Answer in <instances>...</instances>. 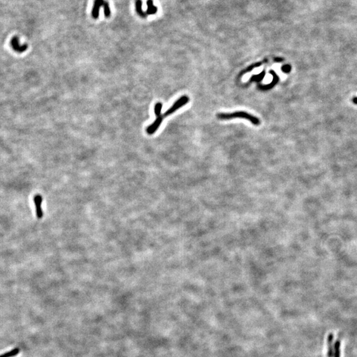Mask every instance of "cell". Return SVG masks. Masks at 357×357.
<instances>
[{
    "instance_id": "cell-2",
    "label": "cell",
    "mask_w": 357,
    "mask_h": 357,
    "mask_svg": "<svg viewBox=\"0 0 357 357\" xmlns=\"http://www.w3.org/2000/svg\"><path fill=\"white\" fill-rule=\"evenodd\" d=\"M189 101V97L187 95H183L180 97V98L177 100V101L174 103V104L168 110L165 112V113L163 114V117H168L169 116V115L172 114L173 113H175L176 111L179 110V109L183 107L186 104H187V103Z\"/></svg>"
},
{
    "instance_id": "cell-12",
    "label": "cell",
    "mask_w": 357,
    "mask_h": 357,
    "mask_svg": "<svg viewBox=\"0 0 357 357\" xmlns=\"http://www.w3.org/2000/svg\"><path fill=\"white\" fill-rule=\"evenodd\" d=\"M141 5H142V3H141V0H136V11L139 14L141 17H146L147 15L143 11L142 9H141Z\"/></svg>"
},
{
    "instance_id": "cell-5",
    "label": "cell",
    "mask_w": 357,
    "mask_h": 357,
    "mask_svg": "<svg viewBox=\"0 0 357 357\" xmlns=\"http://www.w3.org/2000/svg\"><path fill=\"white\" fill-rule=\"evenodd\" d=\"M11 45L15 51L19 53L24 52L28 48L27 45H20L19 39L17 37H13L11 40Z\"/></svg>"
},
{
    "instance_id": "cell-16",
    "label": "cell",
    "mask_w": 357,
    "mask_h": 357,
    "mask_svg": "<svg viewBox=\"0 0 357 357\" xmlns=\"http://www.w3.org/2000/svg\"><path fill=\"white\" fill-rule=\"evenodd\" d=\"M291 70H292V67L290 64L283 65V66L281 67L282 72L285 73H289L290 72Z\"/></svg>"
},
{
    "instance_id": "cell-14",
    "label": "cell",
    "mask_w": 357,
    "mask_h": 357,
    "mask_svg": "<svg viewBox=\"0 0 357 357\" xmlns=\"http://www.w3.org/2000/svg\"><path fill=\"white\" fill-rule=\"evenodd\" d=\"M19 349L18 348H16V349H14L13 350H11V351H9V352L5 353L4 355H0V357H13L18 355L19 353Z\"/></svg>"
},
{
    "instance_id": "cell-6",
    "label": "cell",
    "mask_w": 357,
    "mask_h": 357,
    "mask_svg": "<svg viewBox=\"0 0 357 357\" xmlns=\"http://www.w3.org/2000/svg\"><path fill=\"white\" fill-rule=\"evenodd\" d=\"M42 201L43 198L40 195H37L34 197V202L35 206H36V212L38 218H41L43 216V212L42 210V208H41Z\"/></svg>"
},
{
    "instance_id": "cell-7",
    "label": "cell",
    "mask_w": 357,
    "mask_h": 357,
    "mask_svg": "<svg viewBox=\"0 0 357 357\" xmlns=\"http://www.w3.org/2000/svg\"><path fill=\"white\" fill-rule=\"evenodd\" d=\"M105 1H105V0H95V3H94L93 8L92 10V16L95 19H97V17H99L100 7L102 6V5L105 4Z\"/></svg>"
},
{
    "instance_id": "cell-1",
    "label": "cell",
    "mask_w": 357,
    "mask_h": 357,
    "mask_svg": "<svg viewBox=\"0 0 357 357\" xmlns=\"http://www.w3.org/2000/svg\"><path fill=\"white\" fill-rule=\"evenodd\" d=\"M216 117L218 119L220 120H230L235 119V118L244 119L249 120L250 122H251L253 125L255 126H259L261 123L259 118L245 111H235L231 113H218Z\"/></svg>"
},
{
    "instance_id": "cell-4",
    "label": "cell",
    "mask_w": 357,
    "mask_h": 357,
    "mask_svg": "<svg viewBox=\"0 0 357 357\" xmlns=\"http://www.w3.org/2000/svg\"><path fill=\"white\" fill-rule=\"evenodd\" d=\"M163 116H161L158 117L156 118V119L154 120V122H153L152 125H150L149 126H147V128H146V132L149 135H152L155 133V132L158 130V128H160V125H161L162 122H163Z\"/></svg>"
},
{
    "instance_id": "cell-15",
    "label": "cell",
    "mask_w": 357,
    "mask_h": 357,
    "mask_svg": "<svg viewBox=\"0 0 357 357\" xmlns=\"http://www.w3.org/2000/svg\"><path fill=\"white\" fill-rule=\"evenodd\" d=\"M162 107H163V105H162V103L158 102L157 103H155V105L154 106V113L156 117H160L161 115V109Z\"/></svg>"
},
{
    "instance_id": "cell-18",
    "label": "cell",
    "mask_w": 357,
    "mask_h": 357,
    "mask_svg": "<svg viewBox=\"0 0 357 357\" xmlns=\"http://www.w3.org/2000/svg\"><path fill=\"white\" fill-rule=\"evenodd\" d=\"M353 101L354 103H355V104L357 105V97H354L353 99Z\"/></svg>"
},
{
    "instance_id": "cell-3",
    "label": "cell",
    "mask_w": 357,
    "mask_h": 357,
    "mask_svg": "<svg viewBox=\"0 0 357 357\" xmlns=\"http://www.w3.org/2000/svg\"><path fill=\"white\" fill-rule=\"evenodd\" d=\"M269 73L273 77V80H272V81H271V83L269 84H267V85H258L259 89H260L261 91L270 90L275 86L277 84H278V82L279 81V76L276 74V73L274 72V70H270Z\"/></svg>"
},
{
    "instance_id": "cell-10",
    "label": "cell",
    "mask_w": 357,
    "mask_h": 357,
    "mask_svg": "<svg viewBox=\"0 0 357 357\" xmlns=\"http://www.w3.org/2000/svg\"><path fill=\"white\" fill-rule=\"evenodd\" d=\"M263 63H264V62H257V63H255V64H253L252 65H251V66H249V67H247L246 70H244L243 71H242V72H241L240 73V75L241 76V75H243V74H245V73H248V72H251V70H253V69L256 68V67H260L261 66V65L262 64H263Z\"/></svg>"
},
{
    "instance_id": "cell-9",
    "label": "cell",
    "mask_w": 357,
    "mask_h": 357,
    "mask_svg": "<svg viewBox=\"0 0 357 357\" xmlns=\"http://www.w3.org/2000/svg\"><path fill=\"white\" fill-rule=\"evenodd\" d=\"M147 10L146 11L147 15H153L157 13L158 8L153 5V2L152 0H148L147 1Z\"/></svg>"
},
{
    "instance_id": "cell-17",
    "label": "cell",
    "mask_w": 357,
    "mask_h": 357,
    "mask_svg": "<svg viewBox=\"0 0 357 357\" xmlns=\"http://www.w3.org/2000/svg\"><path fill=\"white\" fill-rule=\"evenodd\" d=\"M274 61L275 62H282L284 61V58H279V57L274 58Z\"/></svg>"
},
{
    "instance_id": "cell-8",
    "label": "cell",
    "mask_w": 357,
    "mask_h": 357,
    "mask_svg": "<svg viewBox=\"0 0 357 357\" xmlns=\"http://www.w3.org/2000/svg\"><path fill=\"white\" fill-rule=\"evenodd\" d=\"M333 333H330V334L328 335V337H327V346H328L327 356H328V357H333Z\"/></svg>"
},
{
    "instance_id": "cell-13",
    "label": "cell",
    "mask_w": 357,
    "mask_h": 357,
    "mask_svg": "<svg viewBox=\"0 0 357 357\" xmlns=\"http://www.w3.org/2000/svg\"><path fill=\"white\" fill-rule=\"evenodd\" d=\"M340 347H341V342L339 340L336 341L334 345V350H333V355L334 357H340Z\"/></svg>"
},
{
    "instance_id": "cell-11",
    "label": "cell",
    "mask_w": 357,
    "mask_h": 357,
    "mask_svg": "<svg viewBox=\"0 0 357 357\" xmlns=\"http://www.w3.org/2000/svg\"><path fill=\"white\" fill-rule=\"evenodd\" d=\"M265 76V71L263 70L261 73H260L258 75H253L249 79V82H251V81L260 82L261 81H262V79H264Z\"/></svg>"
}]
</instances>
